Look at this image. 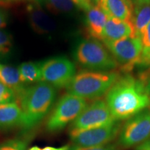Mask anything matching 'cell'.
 <instances>
[{"mask_svg":"<svg viewBox=\"0 0 150 150\" xmlns=\"http://www.w3.org/2000/svg\"><path fill=\"white\" fill-rule=\"evenodd\" d=\"M106 103L113 117L119 121L150 108V97L140 79L126 74L120 76L106 93Z\"/></svg>","mask_w":150,"mask_h":150,"instance_id":"obj_1","label":"cell"},{"mask_svg":"<svg viewBox=\"0 0 150 150\" xmlns=\"http://www.w3.org/2000/svg\"><path fill=\"white\" fill-rule=\"evenodd\" d=\"M56 96L55 88L44 81L25 88L17 95V102L22 112L21 127L24 130L33 129L46 117Z\"/></svg>","mask_w":150,"mask_h":150,"instance_id":"obj_2","label":"cell"},{"mask_svg":"<svg viewBox=\"0 0 150 150\" xmlns=\"http://www.w3.org/2000/svg\"><path fill=\"white\" fill-rule=\"evenodd\" d=\"M120 77L116 72L82 71L75 74L66 88L67 93L83 99H96L109 91Z\"/></svg>","mask_w":150,"mask_h":150,"instance_id":"obj_3","label":"cell"},{"mask_svg":"<svg viewBox=\"0 0 150 150\" xmlns=\"http://www.w3.org/2000/svg\"><path fill=\"white\" fill-rule=\"evenodd\" d=\"M74 57L81 65L91 70L107 71L117 66L113 56L96 39L81 41L75 50Z\"/></svg>","mask_w":150,"mask_h":150,"instance_id":"obj_4","label":"cell"},{"mask_svg":"<svg viewBox=\"0 0 150 150\" xmlns=\"http://www.w3.org/2000/svg\"><path fill=\"white\" fill-rule=\"evenodd\" d=\"M88 106L85 99L71 94L61 97L53 111L49 116L46 129L49 132H57L72 122Z\"/></svg>","mask_w":150,"mask_h":150,"instance_id":"obj_5","label":"cell"},{"mask_svg":"<svg viewBox=\"0 0 150 150\" xmlns=\"http://www.w3.org/2000/svg\"><path fill=\"white\" fill-rule=\"evenodd\" d=\"M150 138V108L142 110L125 122L118 134V144L131 148Z\"/></svg>","mask_w":150,"mask_h":150,"instance_id":"obj_6","label":"cell"},{"mask_svg":"<svg viewBox=\"0 0 150 150\" xmlns=\"http://www.w3.org/2000/svg\"><path fill=\"white\" fill-rule=\"evenodd\" d=\"M42 81L55 88H66L75 76V65L65 56H56L40 62Z\"/></svg>","mask_w":150,"mask_h":150,"instance_id":"obj_7","label":"cell"},{"mask_svg":"<svg viewBox=\"0 0 150 150\" xmlns=\"http://www.w3.org/2000/svg\"><path fill=\"white\" fill-rule=\"evenodd\" d=\"M116 120L105 101H95L87 106L70 127V133L79 132L110 125Z\"/></svg>","mask_w":150,"mask_h":150,"instance_id":"obj_8","label":"cell"},{"mask_svg":"<svg viewBox=\"0 0 150 150\" xmlns=\"http://www.w3.org/2000/svg\"><path fill=\"white\" fill-rule=\"evenodd\" d=\"M115 61L122 65V70L129 72L138 65L142 51L140 37H128L115 41H103Z\"/></svg>","mask_w":150,"mask_h":150,"instance_id":"obj_9","label":"cell"},{"mask_svg":"<svg viewBox=\"0 0 150 150\" xmlns=\"http://www.w3.org/2000/svg\"><path fill=\"white\" fill-rule=\"evenodd\" d=\"M120 124L116 120L110 125L79 132L70 133L73 145L99 147L109 144L119 134Z\"/></svg>","mask_w":150,"mask_h":150,"instance_id":"obj_10","label":"cell"},{"mask_svg":"<svg viewBox=\"0 0 150 150\" xmlns=\"http://www.w3.org/2000/svg\"><path fill=\"white\" fill-rule=\"evenodd\" d=\"M29 21L33 31L40 35L49 34L55 28V24L36 0L27 7Z\"/></svg>","mask_w":150,"mask_h":150,"instance_id":"obj_11","label":"cell"},{"mask_svg":"<svg viewBox=\"0 0 150 150\" xmlns=\"http://www.w3.org/2000/svg\"><path fill=\"white\" fill-rule=\"evenodd\" d=\"M108 18L131 22L134 4L131 0H100L99 5Z\"/></svg>","mask_w":150,"mask_h":150,"instance_id":"obj_12","label":"cell"},{"mask_svg":"<svg viewBox=\"0 0 150 150\" xmlns=\"http://www.w3.org/2000/svg\"><path fill=\"white\" fill-rule=\"evenodd\" d=\"M135 30L131 22L108 18L102 33V41H115L128 37H135Z\"/></svg>","mask_w":150,"mask_h":150,"instance_id":"obj_13","label":"cell"},{"mask_svg":"<svg viewBox=\"0 0 150 150\" xmlns=\"http://www.w3.org/2000/svg\"><path fill=\"white\" fill-rule=\"evenodd\" d=\"M107 19V16L99 6H93L86 11V29L92 38L96 40H102Z\"/></svg>","mask_w":150,"mask_h":150,"instance_id":"obj_14","label":"cell"},{"mask_svg":"<svg viewBox=\"0 0 150 150\" xmlns=\"http://www.w3.org/2000/svg\"><path fill=\"white\" fill-rule=\"evenodd\" d=\"M22 112L18 102L0 105V130L21 126Z\"/></svg>","mask_w":150,"mask_h":150,"instance_id":"obj_15","label":"cell"},{"mask_svg":"<svg viewBox=\"0 0 150 150\" xmlns=\"http://www.w3.org/2000/svg\"><path fill=\"white\" fill-rule=\"evenodd\" d=\"M150 22V0L134 4L131 22L134 25L136 36L140 37Z\"/></svg>","mask_w":150,"mask_h":150,"instance_id":"obj_16","label":"cell"},{"mask_svg":"<svg viewBox=\"0 0 150 150\" xmlns=\"http://www.w3.org/2000/svg\"><path fill=\"white\" fill-rule=\"evenodd\" d=\"M0 82L19 95L25 88V86L20 79L18 69L0 63Z\"/></svg>","mask_w":150,"mask_h":150,"instance_id":"obj_17","label":"cell"},{"mask_svg":"<svg viewBox=\"0 0 150 150\" xmlns=\"http://www.w3.org/2000/svg\"><path fill=\"white\" fill-rule=\"evenodd\" d=\"M43 8L55 15H72L78 10L73 0H36Z\"/></svg>","mask_w":150,"mask_h":150,"instance_id":"obj_18","label":"cell"},{"mask_svg":"<svg viewBox=\"0 0 150 150\" xmlns=\"http://www.w3.org/2000/svg\"><path fill=\"white\" fill-rule=\"evenodd\" d=\"M20 79L22 83H33L42 81L40 63L25 62L18 67Z\"/></svg>","mask_w":150,"mask_h":150,"instance_id":"obj_19","label":"cell"},{"mask_svg":"<svg viewBox=\"0 0 150 150\" xmlns=\"http://www.w3.org/2000/svg\"><path fill=\"white\" fill-rule=\"evenodd\" d=\"M142 45V51L138 65H150V22L140 36Z\"/></svg>","mask_w":150,"mask_h":150,"instance_id":"obj_20","label":"cell"},{"mask_svg":"<svg viewBox=\"0 0 150 150\" xmlns=\"http://www.w3.org/2000/svg\"><path fill=\"white\" fill-rule=\"evenodd\" d=\"M12 38L8 33L0 29V56H5L12 48Z\"/></svg>","mask_w":150,"mask_h":150,"instance_id":"obj_21","label":"cell"},{"mask_svg":"<svg viewBox=\"0 0 150 150\" xmlns=\"http://www.w3.org/2000/svg\"><path fill=\"white\" fill-rule=\"evenodd\" d=\"M17 96L15 92L0 82V105L16 102Z\"/></svg>","mask_w":150,"mask_h":150,"instance_id":"obj_22","label":"cell"},{"mask_svg":"<svg viewBox=\"0 0 150 150\" xmlns=\"http://www.w3.org/2000/svg\"><path fill=\"white\" fill-rule=\"evenodd\" d=\"M27 143L22 139H12L0 144V150H26Z\"/></svg>","mask_w":150,"mask_h":150,"instance_id":"obj_23","label":"cell"},{"mask_svg":"<svg viewBox=\"0 0 150 150\" xmlns=\"http://www.w3.org/2000/svg\"><path fill=\"white\" fill-rule=\"evenodd\" d=\"M69 150H119L118 148L114 145H108L99 146V147H79V146L73 145L70 147Z\"/></svg>","mask_w":150,"mask_h":150,"instance_id":"obj_24","label":"cell"},{"mask_svg":"<svg viewBox=\"0 0 150 150\" xmlns=\"http://www.w3.org/2000/svg\"><path fill=\"white\" fill-rule=\"evenodd\" d=\"M140 79L145 83L146 91L150 97V72L147 73V74L145 73L142 76H141Z\"/></svg>","mask_w":150,"mask_h":150,"instance_id":"obj_25","label":"cell"},{"mask_svg":"<svg viewBox=\"0 0 150 150\" xmlns=\"http://www.w3.org/2000/svg\"><path fill=\"white\" fill-rule=\"evenodd\" d=\"M8 15L3 9L0 8V29L6 27L8 24Z\"/></svg>","mask_w":150,"mask_h":150,"instance_id":"obj_26","label":"cell"},{"mask_svg":"<svg viewBox=\"0 0 150 150\" xmlns=\"http://www.w3.org/2000/svg\"><path fill=\"white\" fill-rule=\"evenodd\" d=\"M73 1H74L75 4L78 6L79 8L85 11L86 12L91 7V6L88 3L86 0H73Z\"/></svg>","mask_w":150,"mask_h":150,"instance_id":"obj_27","label":"cell"},{"mask_svg":"<svg viewBox=\"0 0 150 150\" xmlns=\"http://www.w3.org/2000/svg\"><path fill=\"white\" fill-rule=\"evenodd\" d=\"M136 150H150V138L136 147Z\"/></svg>","mask_w":150,"mask_h":150,"instance_id":"obj_28","label":"cell"},{"mask_svg":"<svg viewBox=\"0 0 150 150\" xmlns=\"http://www.w3.org/2000/svg\"><path fill=\"white\" fill-rule=\"evenodd\" d=\"M70 146V145H65L61 147H46L42 150H69Z\"/></svg>","mask_w":150,"mask_h":150,"instance_id":"obj_29","label":"cell"},{"mask_svg":"<svg viewBox=\"0 0 150 150\" xmlns=\"http://www.w3.org/2000/svg\"><path fill=\"white\" fill-rule=\"evenodd\" d=\"M86 1L91 6H98L100 0H86Z\"/></svg>","mask_w":150,"mask_h":150,"instance_id":"obj_30","label":"cell"},{"mask_svg":"<svg viewBox=\"0 0 150 150\" xmlns=\"http://www.w3.org/2000/svg\"><path fill=\"white\" fill-rule=\"evenodd\" d=\"M131 2L133 3V4H136L142 2V1H148V0H131Z\"/></svg>","mask_w":150,"mask_h":150,"instance_id":"obj_31","label":"cell"},{"mask_svg":"<svg viewBox=\"0 0 150 150\" xmlns=\"http://www.w3.org/2000/svg\"><path fill=\"white\" fill-rule=\"evenodd\" d=\"M29 150H42V149H40V147H37V146H34V147H31Z\"/></svg>","mask_w":150,"mask_h":150,"instance_id":"obj_32","label":"cell"},{"mask_svg":"<svg viewBox=\"0 0 150 150\" xmlns=\"http://www.w3.org/2000/svg\"><path fill=\"white\" fill-rule=\"evenodd\" d=\"M2 1H16V0H0Z\"/></svg>","mask_w":150,"mask_h":150,"instance_id":"obj_33","label":"cell"}]
</instances>
